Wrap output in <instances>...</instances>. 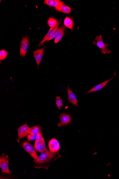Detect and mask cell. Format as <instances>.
I'll use <instances>...</instances> for the list:
<instances>
[{
	"label": "cell",
	"instance_id": "ba28073f",
	"mask_svg": "<svg viewBox=\"0 0 119 179\" xmlns=\"http://www.w3.org/2000/svg\"><path fill=\"white\" fill-rule=\"evenodd\" d=\"M46 47H44L42 48L33 51V56L35 59L36 63H37L38 67H39V65L42 61L43 55H44V50Z\"/></svg>",
	"mask_w": 119,
	"mask_h": 179
},
{
	"label": "cell",
	"instance_id": "8992f818",
	"mask_svg": "<svg viewBox=\"0 0 119 179\" xmlns=\"http://www.w3.org/2000/svg\"><path fill=\"white\" fill-rule=\"evenodd\" d=\"M30 128L26 123L21 126L18 129V142H19L21 139L28 136L29 135Z\"/></svg>",
	"mask_w": 119,
	"mask_h": 179
},
{
	"label": "cell",
	"instance_id": "9c48e42d",
	"mask_svg": "<svg viewBox=\"0 0 119 179\" xmlns=\"http://www.w3.org/2000/svg\"><path fill=\"white\" fill-rule=\"evenodd\" d=\"M67 91L68 95V102L71 103L72 104L75 106H79L78 103V101L76 96L75 94L70 89L69 86H68L67 88Z\"/></svg>",
	"mask_w": 119,
	"mask_h": 179
},
{
	"label": "cell",
	"instance_id": "6da1fadb",
	"mask_svg": "<svg viewBox=\"0 0 119 179\" xmlns=\"http://www.w3.org/2000/svg\"><path fill=\"white\" fill-rule=\"evenodd\" d=\"M60 157V155L59 153L52 152L47 150L34 160V166L36 168L48 169L52 162Z\"/></svg>",
	"mask_w": 119,
	"mask_h": 179
},
{
	"label": "cell",
	"instance_id": "5b68a950",
	"mask_svg": "<svg viewBox=\"0 0 119 179\" xmlns=\"http://www.w3.org/2000/svg\"><path fill=\"white\" fill-rule=\"evenodd\" d=\"M60 122L57 124L58 127L67 125L71 123V114L64 113H61L59 116Z\"/></svg>",
	"mask_w": 119,
	"mask_h": 179
},
{
	"label": "cell",
	"instance_id": "2e32d148",
	"mask_svg": "<svg viewBox=\"0 0 119 179\" xmlns=\"http://www.w3.org/2000/svg\"><path fill=\"white\" fill-rule=\"evenodd\" d=\"M64 25L66 27H67L70 29L73 30V27L74 24L73 19L69 17H66L65 18L64 20Z\"/></svg>",
	"mask_w": 119,
	"mask_h": 179
},
{
	"label": "cell",
	"instance_id": "3957f363",
	"mask_svg": "<svg viewBox=\"0 0 119 179\" xmlns=\"http://www.w3.org/2000/svg\"><path fill=\"white\" fill-rule=\"evenodd\" d=\"M8 156L6 155L3 154L0 157V168L1 169V172L7 174H11L9 169L8 163Z\"/></svg>",
	"mask_w": 119,
	"mask_h": 179
},
{
	"label": "cell",
	"instance_id": "277c9868",
	"mask_svg": "<svg viewBox=\"0 0 119 179\" xmlns=\"http://www.w3.org/2000/svg\"><path fill=\"white\" fill-rule=\"evenodd\" d=\"M29 44V39L27 36L23 38L21 42L20 55L25 58Z\"/></svg>",
	"mask_w": 119,
	"mask_h": 179
},
{
	"label": "cell",
	"instance_id": "d4e9b609",
	"mask_svg": "<svg viewBox=\"0 0 119 179\" xmlns=\"http://www.w3.org/2000/svg\"><path fill=\"white\" fill-rule=\"evenodd\" d=\"M37 135L29 134L27 136V139L29 141H32L36 140Z\"/></svg>",
	"mask_w": 119,
	"mask_h": 179
},
{
	"label": "cell",
	"instance_id": "d6986e66",
	"mask_svg": "<svg viewBox=\"0 0 119 179\" xmlns=\"http://www.w3.org/2000/svg\"><path fill=\"white\" fill-rule=\"evenodd\" d=\"M8 54V51H6L5 50H0V61L4 60L7 58V55Z\"/></svg>",
	"mask_w": 119,
	"mask_h": 179
},
{
	"label": "cell",
	"instance_id": "30bf717a",
	"mask_svg": "<svg viewBox=\"0 0 119 179\" xmlns=\"http://www.w3.org/2000/svg\"><path fill=\"white\" fill-rule=\"evenodd\" d=\"M50 151L54 153H57L60 149V145L58 141L53 138L48 143Z\"/></svg>",
	"mask_w": 119,
	"mask_h": 179
},
{
	"label": "cell",
	"instance_id": "ac0fdd59",
	"mask_svg": "<svg viewBox=\"0 0 119 179\" xmlns=\"http://www.w3.org/2000/svg\"><path fill=\"white\" fill-rule=\"evenodd\" d=\"M66 27L64 26H61L60 27L57 29V30L55 31L53 35L51 36V37H50L49 39L47 41H49L51 40L52 39H55L59 34L60 33L65 29Z\"/></svg>",
	"mask_w": 119,
	"mask_h": 179
},
{
	"label": "cell",
	"instance_id": "9a60e30c",
	"mask_svg": "<svg viewBox=\"0 0 119 179\" xmlns=\"http://www.w3.org/2000/svg\"><path fill=\"white\" fill-rule=\"evenodd\" d=\"M39 133L42 134V129L40 126L36 125L30 128L29 134L37 135Z\"/></svg>",
	"mask_w": 119,
	"mask_h": 179
},
{
	"label": "cell",
	"instance_id": "603a6c76",
	"mask_svg": "<svg viewBox=\"0 0 119 179\" xmlns=\"http://www.w3.org/2000/svg\"><path fill=\"white\" fill-rule=\"evenodd\" d=\"M48 150L46 149V143L45 142H43L41 144L40 150L39 152L43 153L44 152Z\"/></svg>",
	"mask_w": 119,
	"mask_h": 179
},
{
	"label": "cell",
	"instance_id": "52a82bcc",
	"mask_svg": "<svg viewBox=\"0 0 119 179\" xmlns=\"http://www.w3.org/2000/svg\"><path fill=\"white\" fill-rule=\"evenodd\" d=\"M22 146L25 151L29 153L34 160L37 158L38 156L36 149L29 143L25 141L23 143Z\"/></svg>",
	"mask_w": 119,
	"mask_h": 179
},
{
	"label": "cell",
	"instance_id": "7c38bea8",
	"mask_svg": "<svg viewBox=\"0 0 119 179\" xmlns=\"http://www.w3.org/2000/svg\"><path fill=\"white\" fill-rule=\"evenodd\" d=\"M115 77V76L113 77L111 79H109V80L105 81V82L101 83V84H100L97 85L96 86L94 87H93L89 90V91L87 92V93H86L85 94L91 93V92H94L98 91H99V90L102 89L103 88L105 87L107 85L108 83H109V81H110L112 79L114 78Z\"/></svg>",
	"mask_w": 119,
	"mask_h": 179
},
{
	"label": "cell",
	"instance_id": "5bb4252c",
	"mask_svg": "<svg viewBox=\"0 0 119 179\" xmlns=\"http://www.w3.org/2000/svg\"><path fill=\"white\" fill-rule=\"evenodd\" d=\"M58 11L66 14H70L71 12V9L69 7L67 6L64 4L55 8Z\"/></svg>",
	"mask_w": 119,
	"mask_h": 179
},
{
	"label": "cell",
	"instance_id": "4fadbf2b",
	"mask_svg": "<svg viewBox=\"0 0 119 179\" xmlns=\"http://www.w3.org/2000/svg\"><path fill=\"white\" fill-rule=\"evenodd\" d=\"M44 3L45 4L55 7V8L63 4L62 1L59 0H45Z\"/></svg>",
	"mask_w": 119,
	"mask_h": 179
},
{
	"label": "cell",
	"instance_id": "ffe728a7",
	"mask_svg": "<svg viewBox=\"0 0 119 179\" xmlns=\"http://www.w3.org/2000/svg\"><path fill=\"white\" fill-rule=\"evenodd\" d=\"M56 104L59 110L61 109V107L64 106L62 103V99H61L60 97L57 96L56 99Z\"/></svg>",
	"mask_w": 119,
	"mask_h": 179
},
{
	"label": "cell",
	"instance_id": "8fae6325",
	"mask_svg": "<svg viewBox=\"0 0 119 179\" xmlns=\"http://www.w3.org/2000/svg\"><path fill=\"white\" fill-rule=\"evenodd\" d=\"M60 22H59L58 24H57L56 26L54 27L50 28V29L48 30V31L47 33L46 36H45L44 38H43L42 39V40L39 43L38 45V47H40V46H42V45H43L45 41H47L50 37H51V36H53L54 33L55 31L58 28L60 24Z\"/></svg>",
	"mask_w": 119,
	"mask_h": 179
},
{
	"label": "cell",
	"instance_id": "7402d4cb",
	"mask_svg": "<svg viewBox=\"0 0 119 179\" xmlns=\"http://www.w3.org/2000/svg\"><path fill=\"white\" fill-rule=\"evenodd\" d=\"M44 141H45L44 140L41 142H35L34 147L35 148L36 151L39 152L40 150L41 144H42V143Z\"/></svg>",
	"mask_w": 119,
	"mask_h": 179
},
{
	"label": "cell",
	"instance_id": "44dd1931",
	"mask_svg": "<svg viewBox=\"0 0 119 179\" xmlns=\"http://www.w3.org/2000/svg\"><path fill=\"white\" fill-rule=\"evenodd\" d=\"M65 33V30H63L60 33L58 36L56 37L55 38L54 43H57L60 41L61 39L62 38L63 36H64Z\"/></svg>",
	"mask_w": 119,
	"mask_h": 179
},
{
	"label": "cell",
	"instance_id": "e0dca14e",
	"mask_svg": "<svg viewBox=\"0 0 119 179\" xmlns=\"http://www.w3.org/2000/svg\"><path fill=\"white\" fill-rule=\"evenodd\" d=\"M60 21L61 19L57 20L54 18L49 17L48 20V24L50 28H54L56 26Z\"/></svg>",
	"mask_w": 119,
	"mask_h": 179
},
{
	"label": "cell",
	"instance_id": "cb8c5ba5",
	"mask_svg": "<svg viewBox=\"0 0 119 179\" xmlns=\"http://www.w3.org/2000/svg\"><path fill=\"white\" fill-rule=\"evenodd\" d=\"M44 140V138L42 136V134L39 133L37 135L35 141L41 142Z\"/></svg>",
	"mask_w": 119,
	"mask_h": 179
},
{
	"label": "cell",
	"instance_id": "7a4b0ae2",
	"mask_svg": "<svg viewBox=\"0 0 119 179\" xmlns=\"http://www.w3.org/2000/svg\"><path fill=\"white\" fill-rule=\"evenodd\" d=\"M95 41L93 43V44L96 45L101 50V51L103 54H109L111 51L107 48L109 44H105L104 42L101 35L97 36L95 38Z\"/></svg>",
	"mask_w": 119,
	"mask_h": 179
}]
</instances>
